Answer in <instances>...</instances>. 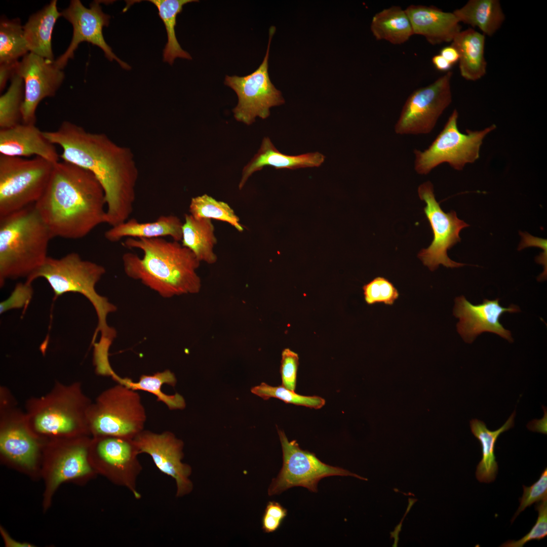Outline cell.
<instances>
[{
	"label": "cell",
	"mask_w": 547,
	"mask_h": 547,
	"mask_svg": "<svg viewBox=\"0 0 547 547\" xmlns=\"http://www.w3.org/2000/svg\"><path fill=\"white\" fill-rule=\"evenodd\" d=\"M45 136L62 151L60 158L90 172L102 186L106 203V223L111 226L129 219L136 198L138 169L132 151L103 133H94L64 121Z\"/></svg>",
	"instance_id": "obj_1"
},
{
	"label": "cell",
	"mask_w": 547,
	"mask_h": 547,
	"mask_svg": "<svg viewBox=\"0 0 547 547\" xmlns=\"http://www.w3.org/2000/svg\"><path fill=\"white\" fill-rule=\"evenodd\" d=\"M440 54L452 65L458 61L459 55L458 52L456 49L451 45L442 48L440 51Z\"/></svg>",
	"instance_id": "obj_45"
},
{
	"label": "cell",
	"mask_w": 547,
	"mask_h": 547,
	"mask_svg": "<svg viewBox=\"0 0 547 547\" xmlns=\"http://www.w3.org/2000/svg\"><path fill=\"white\" fill-rule=\"evenodd\" d=\"M287 515V510L280 503L269 501L262 518V528L265 533H272L281 526Z\"/></svg>",
	"instance_id": "obj_42"
},
{
	"label": "cell",
	"mask_w": 547,
	"mask_h": 547,
	"mask_svg": "<svg viewBox=\"0 0 547 547\" xmlns=\"http://www.w3.org/2000/svg\"><path fill=\"white\" fill-rule=\"evenodd\" d=\"M101 3L94 1L90 4V8H87L80 0H72L69 6L60 12L61 16L72 24L73 35L67 50L54 62L59 68L63 69L68 60L73 58L79 45L87 42L101 49L109 61L114 60L123 68L131 69L129 64L116 56L104 40L103 28L108 26L110 16L102 11Z\"/></svg>",
	"instance_id": "obj_15"
},
{
	"label": "cell",
	"mask_w": 547,
	"mask_h": 547,
	"mask_svg": "<svg viewBox=\"0 0 547 547\" xmlns=\"http://www.w3.org/2000/svg\"><path fill=\"white\" fill-rule=\"evenodd\" d=\"M275 27L269 30V39L264 59L259 66L251 73L243 76L226 75L224 84L237 94L238 102L233 109L237 121L246 125L252 124L257 117L269 116L270 108L284 103L280 91L271 82L268 73L270 45Z\"/></svg>",
	"instance_id": "obj_10"
},
{
	"label": "cell",
	"mask_w": 547,
	"mask_h": 547,
	"mask_svg": "<svg viewBox=\"0 0 547 547\" xmlns=\"http://www.w3.org/2000/svg\"><path fill=\"white\" fill-rule=\"evenodd\" d=\"M61 16L57 1L53 0L43 9L30 16L23 26L25 38L30 53L54 61L52 49V32Z\"/></svg>",
	"instance_id": "obj_24"
},
{
	"label": "cell",
	"mask_w": 547,
	"mask_h": 547,
	"mask_svg": "<svg viewBox=\"0 0 547 547\" xmlns=\"http://www.w3.org/2000/svg\"><path fill=\"white\" fill-rule=\"evenodd\" d=\"M251 392L264 400L271 398L280 399L286 403L320 409L325 404V400L318 396H305L296 394L283 385L270 386L262 382L251 388Z\"/></svg>",
	"instance_id": "obj_36"
},
{
	"label": "cell",
	"mask_w": 547,
	"mask_h": 547,
	"mask_svg": "<svg viewBox=\"0 0 547 547\" xmlns=\"http://www.w3.org/2000/svg\"><path fill=\"white\" fill-rule=\"evenodd\" d=\"M34 206L54 237L79 239L106 223L104 190L89 171L54 164L47 186Z\"/></svg>",
	"instance_id": "obj_2"
},
{
	"label": "cell",
	"mask_w": 547,
	"mask_h": 547,
	"mask_svg": "<svg viewBox=\"0 0 547 547\" xmlns=\"http://www.w3.org/2000/svg\"><path fill=\"white\" fill-rule=\"evenodd\" d=\"M53 237L34 204L0 217V286L27 278L48 256Z\"/></svg>",
	"instance_id": "obj_4"
},
{
	"label": "cell",
	"mask_w": 547,
	"mask_h": 547,
	"mask_svg": "<svg viewBox=\"0 0 547 547\" xmlns=\"http://www.w3.org/2000/svg\"><path fill=\"white\" fill-rule=\"evenodd\" d=\"M535 510L538 512V517L530 531L520 539L508 540L500 546L522 547L527 542L532 540H540L547 535V498L539 501L535 505Z\"/></svg>",
	"instance_id": "obj_38"
},
{
	"label": "cell",
	"mask_w": 547,
	"mask_h": 547,
	"mask_svg": "<svg viewBox=\"0 0 547 547\" xmlns=\"http://www.w3.org/2000/svg\"><path fill=\"white\" fill-rule=\"evenodd\" d=\"M370 29L377 40H385L394 45L402 44L414 34L405 10L399 6H392L375 14Z\"/></svg>",
	"instance_id": "obj_30"
},
{
	"label": "cell",
	"mask_w": 547,
	"mask_h": 547,
	"mask_svg": "<svg viewBox=\"0 0 547 547\" xmlns=\"http://www.w3.org/2000/svg\"><path fill=\"white\" fill-rule=\"evenodd\" d=\"M523 494L520 499V506L512 522L527 507L547 498V468L542 472L539 479L529 487L523 485Z\"/></svg>",
	"instance_id": "obj_39"
},
{
	"label": "cell",
	"mask_w": 547,
	"mask_h": 547,
	"mask_svg": "<svg viewBox=\"0 0 547 547\" xmlns=\"http://www.w3.org/2000/svg\"><path fill=\"white\" fill-rule=\"evenodd\" d=\"M24 100V81L14 73L8 89L0 97V129L11 128L22 123Z\"/></svg>",
	"instance_id": "obj_35"
},
{
	"label": "cell",
	"mask_w": 547,
	"mask_h": 547,
	"mask_svg": "<svg viewBox=\"0 0 547 547\" xmlns=\"http://www.w3.org/2000/svg\"><path fill=\"white\" fill-rule=\"evenodd\" d=\"M522 241L519 246V249L528 246H535L546 250V240L535 238L527 233L521 232Z\"/></svg>",
	"instance_id": "obj_43"
},
{
	"label": "cell",
	"mask_w": 547,
	"mask_h": 547,
	"mask_svg": "<svg viewBox=\"0 0 547 547\" xmlns=\"http://www.w3.org/2000/svg\"><path fill=\"white\" fill-rule=\"evenodd\" d=\"M418 193L420 199L426 204L423 211L434 235L430 246L422 249L419 252L418 257L432 271L440 264L447 268L464 265V264L450 259L448 256L447 251L460 241L459 233L461 230L469 225L459 219L454 211L449 213L443 211L435 199L433 186L431 182L427 181L421 184L418 187Z\"/></svg>",
	"instance_id": "obj_12"
},
{
	"label": "cell",
	"mask_w": 547,
	"mask_h": 547,
	"mask_svg": "<svg viewBox=\"0 0 547 547\" xmlns=\"http://www.w3.org/2000/svg\"><path fill=\"white\" fill-rule=\"evenodd\" d=\"M453 13L459 22L479 28L484 35L492 36L505 20L498 0H470Z\"/></svg>",
	"instance_id": "obj_28"
},
{
	"label": "cell",
	"mask_w": 547,
	"mask_h": 547,
	"mask_svg": "<svg viewBox=\"0 0 547 547\" xmlns=\"http://www.w3.org/2000/svg\"><path fill=\"white\" fill-rule=\"evenodd\" d=\"M458 118V111L455 109L429 146L423 151L414 150V168L417 173L427 174L444 163L460 171L466 164L479 158L483 140L496 128V125L492 124L479 131L466 130V133H463L457 127Z\"/></svg>",
	"instance_id": "obj_9"
},
{
	"label": "cell",
	"mask_w": 547,
	"mask_h": 547,
	"mask_svg": "<svg viewBox=\"0 0 547 547\" xmlns=\"http://www.w3.org/2000/svg\"><path fill=\"white\" fill-rule=\"evenodd\" d=\"M29 52L19 18L0 21V64H13Z\"/></svg>",
	"instance_id": "obj_33"
},
{
	"label": "cell",
	"mask_w": 547,
	"mask_h": 547,
	"mask_svg": "<svg viewBox=\"0 0 547 547\" xmlns=\"http://www.w3.org/2000/svg\"><path fill=\"white\" fill-rule=\"evenodd\" d=\"M183 222L173 215L160 216L154 221L140 222L131 218L106 231L104 237L111 242L124 238L151 239L170 237L173 240L181 241Z\"/></svg>",
	"instance_id": "obj_22"
},
{
	"label": "cell",
	"mask_w": 547,
	"mask_h": 547,
	"mask_svg": "<svg viewBox=\"0 0 547 547\" xmlns=\"http://www.w3.org/2000/svg\"><path fill=\"white\" fill-rule=\"evenodd\" d=\"M405 11L414 34L423 36L432 45L451 43L461 31L460 22L453 12H444L434 6L414 5Z\"/></svg>",
	"instance_id": "obj_20"
},
{
	"label": "cell",
	"mask_w": 547,
	"mask_h": 547,
	"mask_svg": "<svg viewBox=\"0 0 547 547\" xmlns=\"http://www.w3.org/2000/svg\"><path fill=\"white\" fill-rule=\"evenodd\" d=\"M123 245L143 253L142 257L132 252L123 254L124 271L129 278L165 298L200 291L201 280L197 272L200 262L179 242L163 238H128Z\"/></svg>",
	"instance_id": "obj_3"
},
{
	"label": "cell",
	"mask_w": 547,
	"mask_h": 547,
	"mask_svg": "<svg viewBox=\"0 0 547 547\" xmlns=\"http://www.w3.org/2000/svg\"><path fill=\"white\" fill-rule=\"evenodd\" d=\"M432 61L436 68L441 71H449L452 66L440 54L435 55Z\"/></svg>",
	"instance_id": "obj_46"
},
{
	"label": "cell",
	"mask_w": 547,
	"mask_h": 547,
	"mask_svg": "<svg viewBox=\"0 0 547 547\" xmlns=\"http://www.w3.org/2000/svg\"><path fill=\"white\" fill-rule=\"evenodd\" d=\"M0 435L1 452L11 460L27 467L34 466L38 445L30 435L25 416L5 422Z\"/></svg>",
	"instance_id": "obj_23"
},
{
	"label": "cell",
	"mask_w": 547,
	"mask_h": 547,
	"mask_svg": "<svg viewBox=\"0 0 547 547\" xmlns=\"http://www.w3.org/2000/svg\"><path fill=\"white\" fill-rule=\"evenodd\" d=\"M485 35L471 28L461 30L451 42L458 52L460 73L464 79L476 81L485 75Z\"/></svg>",
	"instance_id": "obj_25"
},
{
	"label": "cell",
	"mask_w": 547,
	"mask_h": 547,
	"mask_svg": "<svg viewBox=\"0 0 547 547\" xmlns=\"http://www.w3.org/2000/svg\"><path fill=\"white\" fill-rule=\"evenodd\" d=\"M520 311L519 307L514 304L509 307L501 306L499 299H485L482 303L474 305L461 296L455 298L453 315L459 320L456 325L457 332L466 342L472 343L485 332L494 333L513 342L511 332L503 327L499 320L503 313Z\"/></svg>",
	"instance_id": "obj_18"
},
{
	"label": "cell",
	"mask_w": 547,
	"mask_h": 547,
	"mask_svg": "<svg viewBox=\"0 0 547 547\" xmlns=\"http://www.w3.org/2000/svg\"><path fill=\"white\" fill-rule=\"evenodd\" d=\"M54 62L30 52L16 64L15 73L24 83V124H35L38 105L44 98L55 96L64 80V72Z\"/></svg>",
	"instance_id": "obj_17"
},
{
	"label": "cell",
	"mask_w": 547,
	"mask_h": 547,
	"mask_svg": "<svg viewBox=\"0 0 547 547\" xmlns=\"http://www.w3.org/2000/svg\"><path fill=\"white\" fill-rule=\"evenodd\" d=\"M1 155L22 158L35 155L52 163L59 162L60 155L55 145L35 124L21 123L0 129Z\"/></svg>",
	"instance_id": "obj_19"
},
{
	"label": "cell",
	"mask_w": 547,
	"mask_h": 547,
	"mask_svg": "<svg viewBox=\"0 0 547 547\" xmlns=\"http://www.w3.org/2000/svg\"><path fill=\"white\" fill-rule=\"evenodd\" d=\"M181 241L182 245L189 249L200 262L211 264L217 261L214 247L217 241L211 219L196 218L190 214H185Z\"/></svg>",
	"instance_id": "obj_26"
},
{
	"label": "cell",
	"mask_w": 547,
	"mask_h": 547,
	"mask_svg": "<svg viewBox=\"0 0 547 547\" xmlns=\"http://www.w3.org/2000/svg\"><path fill=\"white\" fill-rule=\"evenodd\" d=\"M17 62L13 64H0L1 92L5 88L8 80L11 79L15 73V67Z\"/></svg>",
	"instance_id": "obj_44"
},
{
	"label": "cell",
	"mask_w": 547,
	"mask_h": 547,
	"mask_svg": "<svg viewBox=\"0 0 547 547\" xmlns=\"http://www.w3.org/2000/svg\"><path fill=\"white\" fill-rule=\"evenodd\" d=\"M158 9L159 15L165 26L168 41L163 51V60L172 65L177 58L191 59L190 54L182 49L176 36L175 27L177 15L186 4L197 0H149Z\"/></svg>",
	"instance_id": "obj_32"
},
{
	"label": "cell",
	"mask_w": 547,
	"mask_h": 547,
	"mask_svg": "<svg viewBox=\"0 0 547 547\" xmlns=\"http://www.w3.org/2000/svg\"><path fill=\"white\" fill-rule=\"evenodd\" d=\"M189 212L196 218L221 220L229 223L239 232L244 231L240 218L230 206L207 194L192 198L190 202Z\"/></svg>",
	"instance_id": "obj_34"
},
{
	"label": "cell",
	"mask_w": 547,
	"mask_h": 547,
	"mask_svg": "<svg viewBox=\"0 0 547 547\" xmlns=\"http://www.w3.org/2000/svg\"><path fill=\"white\" fill-rule=\"evenodd\" d=\"M108 375H111L118 384L134 390H143L154 395L157 401L163 403L170 410L183 409L185 407V400L181 395L178 393L167 395L162 390L164 384L175 386L177 383L175 374L170 370L158 372L151 375H141L137 382L129 378L120 377L112 369L110 370Z\"/></svg>",
	"instance_id": "obj_29"
},
{
	"label": "cell",
	"mask_w": 547,
	"mask_h": 547,
	"mask_svg": "<svg viewBox=\"0 0 547 547\" xmlns=\"http://www.w3.org/2000/svg\"><path fill=\"white\" fill-rule=\"evenodd\" d=\"M33 292L31 283L26 281L18 283L9 298L1 302V314L10 309L25 308L32 298Z\"/></svg>",
	"instance_id": "obj_40"
},
{
	"label": "cell",
	"mask_w": 547,
	"mask_h": 547,
	"mask_svg": "<svg viewBox=\"0 0 547 547\" xmlns=\"http://www.w3.org/2000/svg\"><path fill=\"white\" fill-rule=\"evenodd\" d=\"M89 449L100 469L116 484L125 487L139 499L141 495L137 487L142 466L134 439L113 437H96Z\"/></svg>",
	"instance_id": "obj_14"
},
{
	"label": "cell",
	"mask_w": 547,
	"mask_h": 547,
	"mask_svg": "<svg viewBox=\"0 0 547 547\" xmlns=\"http://www.w3.org/2000/svg\"><path fill=\"white\" fill-rule=\"evenodd\" d=\"M87 417L89 432L94 437L133 439L144 429L146 413L139 394L118 383L91 403Z\"/></svg>",
	"instance_id": "obj_7"
},
{
	"label": "cell",
	"mask_w": 547,
	"mask_h": 547,
	"mask_svg": "<svg viewBox=\"0 0 547 547\" xmlns=\"http://www.w3.org/2000/svg\"><path fill=\"white\" fill-rule=\"evenodd\" d=\"M105 272L103 266L84 260L79 254L72 252L60 258L48 257L40 268L26 278V281L32 283L37 278L45 279L52 289L55 299L69 292L84 296L93 306L98 317L94 338L100 332L101 339L113 340L116 333L108 325L106 320L108 315L115 311L116 307L106 297L99 295L95 289Z\"/></svg>",
	"instance_id": "obj_5"
},
{
	"label": "cell",
	"mask_w": 547,
	"mask_h": 547,
	"mask_svg": "<svg viewBox=\"0 0 547 547\" xmlns=\"http://www.w3.org/2000/svg\"><path fill=\"white\" fill-rule=\"evenodd\" d=\"M298 364L297 354L289 348L283 350L280 367L282 385L294 392L296 388Z\"/></svg>",
	"instance_id": "obj_41"
},
{
	"label": "cell",
	"mask_w": 547,
	"mask_h": 547,
	"mask_svg": "<svg viewBox=\"0 0 547 547\" xmlns=\"http://www.w3.org/2000/svg\"><path fill=\"white\" fill-rule=\"evenodd\" d=\"M90 445L80 444L63 451L54 465L52 475V488L68 479L89 475L93 473L89 460Z\"/></svg>",
	"instance_id": "obj_31"
},
{
	"label": "cell",
	"mask_w": 547,
	"mask_h": 547,
	"mask_svg": "<svg viewBox=\"0 0 547 547\" xmlns=\"http://www.w3.org/2000/svg\"><path fill=\"white\" fill-rule=\"evenodd\" d=\"M364 299L367 304L383 303L393 305L399 297V293L388 279L377 277L363 287Z\"/></svg>",
	"instance_id": "obj_37"
},
{
	"label": "cell",
	"mask_w": 547,
	"mask_h": 547,
	"mask_svg": "<svg viewBox=\"0 0 547 547\" xmlns=\"http://www.w3.org/2000/svg\"><path fill=\"white\" fill-rule=\"evenodd\" d=\"M452 72L447 71L431 84L410 95L395 126L396 133L416 135L432 132L452 102Z\"/></svg>",
	"instance_id": "obj_13"
},
{
	"label": "cell",
	"mask_w": 547,
	"mask_h": 547,
	"mask_svg": "<svg viewBox=\"0 0 547 547\" xmlns=\"http://www.w3.org/2000/svg\"><path fill=\"white\" fill-rule=\"evenodd\" d=\"M92 402L79 383L58 384L47 395L32 401L24 416L28 427L48 435L89 432L88 411Z\"/></svg>",
	"instance_id": "obj_6"
},
{
	"label": "cell",
	"mask_w": 547,
	"mask_h": 547,
	"mask_svg": "<svg viewBox=\"0 0 547 547\" xmlns=\"http://www.w3.org/2000/svg\"><path fill=\"white\" fill-rule=\"evenodd\" d=\"M54 165L38 157L1 155L0 217L34 204L47 186Z\"/></svg>",
	"instance_id": "obj_8"
},
{
	"label": "cell",
	"mask_w": 547,
	"mask_h": 547,
	"mask_svg": "<svg viewBox=\"0 0 547 547\" xmlns=\"http://www.w3.org/2000/svg\"><path fill=\"white\" fill-rule=\"evenodd\" d=\"M278 434L282 448L283 466L268 487V495L279 494L295 486L317 492L318 482L324 478L333 476H349L367 480L346 470L322 462L314 453L301 449L296 440L289 441L283 431L279 429Z\"/></svg>",
	"instance_id": "obj_11"
},
{
	"label": "cell",
	"mask_w": 547,
	"mask_h": 547,
	"mask_svg": "<svg viewBox=\"0 0 547 547\" xmlns=\"http://www.w3.org/2000/svg\"><path fill=\"white\" fill-rule=\"evenodd\" d=\"M515 415L514 411L505 423L494 431L488 429L482 421L477 419L470 421L472 433L479 441L482 447V457L476 472V478L479 482L488 483L495 480L498 472L494 454L495 443L501 434L513 427Z\"/></svg>",
	"instance_id": "obj_27"
},
{
	"label": "cell",
	"mask_w": 547,
	"mask_h": 547,
	"mask_svg": "<svg viewBox=\"0 0 547 547\" xmlns=\"http://www.w3.org/2000/svg\"><path fill=\"white\" fill-rule=\"evenodd\" d=\"M133 439L140 454L149 455L161 472L175 480L176 497H182L192 491L193 484L189 479L192 468L182 462L184 443L181 440L170 431L156 433L145 429Z\"/></svg>",
	"instance_id": "obj_16"
},
{
	"label": "cell",
	"mask_w": 547,
	"mask_h": 547,
	"mask_svg": "<svg viewBox=\"0 0 547 547\" xmlns=\"http://www.w3.org/2000/svg\"><path fill=\"white\" fill-rule=\"evenodd\" d=\"M325 159L324 155L319 152L296 155L282 153L275 147L269 138L265 137L263 139L257 153L244 167L239 188L240 189L243 188L253 173L265 166H271L277 169L291 170L318 167L324 163Z\"/></svg>",
	"instance_id": "obj_21"
}]
</instances>
